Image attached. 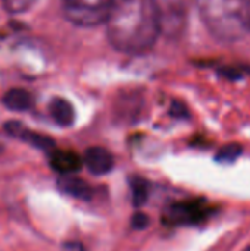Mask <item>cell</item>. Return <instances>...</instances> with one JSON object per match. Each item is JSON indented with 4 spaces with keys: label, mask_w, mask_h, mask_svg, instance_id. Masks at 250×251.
Segmentation results:
<instances>
[{
    "label": "cell",
    "mask_w": 250,
    "mask_h": 251,
    "mask_svg": "<svg viewBox=\"0 0 250 251\" xmlns=\"http://www.w3.org/2000/svg\"><path fill=\"white\" fill-rule=\"evenodd\" d=\"M106 26L108 40L115 50L127 54L146 53L162 32L158 1L121 0L113 4Z\"/></svg>",
    "instance_id": "cell-1"
},
{
    "label": "cell",
    "mask_w": 250,
    "mask_h": 251,
    "mask_svg": "<svg viewBox=\"0 0 250 251\" xmlns=\"http://www.w3.org/2000/svg\"><path fill=\"white\" fill-rule=\"evenodd\" d=\"M203 25L218 41H239L250 32V0H196Z\"/></svg>",
    "instance_id": "cell-2"
},
{
    "label": "cell",
    "mask_w": 250,
    "mask_h": 251,
    "mask_svg": "<svg viewBox=\"0 0 250 251\" xmlns=\"http://www.w3.org/2000/svg\"><path fill=\"white\" fill-rule=\"evenodd\" d=\"M113 0H60L65 18L78 26H96L106 22Z\"/></svg>",
    "instance_id": "cell-3"
},
{
    "label": "cell",
    "mask_w": 250,
    "mask_h": 251,
    "mask_svg": "<svg viewBox=\"0 0 250 251\" xmlns=\"http://www.w3.org/2000/svg\"><path fill=\"white\" fill-rule=\"evenodd\" d=\"M209 215V207L203 201H184L168 207L165 212V222L169 225H197Z\"/></svg>",
    "instance_id": "cell-4"
},
{
    "label": "cell",
    "mask_w": 250,
    "mask_h": 251,
    "mask_svg": "<svg viewBox=\"0 0 250 251\" xmlns=\"http://www.w3.org/2000/svg\"><path fill=\"white\" fill-rule=\"evenodd\" d=\"M4 129L6 132L10 135V137H15V138H19L22 141H27L28 144H31L32 147H37L40 150H55V141L50 138V137H46L43 134H38V132H34L31 129H28L27 126H24L21 122L18 121H9L6 125H4Z\"/></svg>",
    "instance_id": "cell-5"
},
{
    "label": "cell",
    "mask_w": 250,
    "mask_h": 251,
    "mask_svg": "<svg viewBox=\"0 0 250 251\" xmlns=\"http://www.w3.org/2000/svg\"><path fill=\"white\" fill-rule=\"evenodd\" d=\"M83 163L90 174H93L96 176H102V175L109 174L113 169L115 160H113V156L106 149L90 147L84 153Z\"/></svg>",
    "instance_id": "cell-6"
},
{
    "label": "cell",
    "mask_w": 250,
    "mask_h": 251,
    "mask_svg": "<svg viewBox=\"0 0 250 251\" xmlns=\"http://www.w3.org/2000/svg\"><path fill=\"white\" fill-rule=\"evenodd\" d=\"M50 168L60 175H72L83 166V159L69 150H52L49 157Z\"/></svg>",
    "instance_id": "cell-7"
},
{
    "label": "cell",
    "mask_w": 250,
    "mask_h": 251,
    "mask_svg": "<svg viewBox=\"0 0 250 251\" xmlns=\"http://www.w3.org/2000/svg\"><path fill=\"white\" fill-rule=\"evenodd\" d=\"M57 188L63 194L78 200H90L93 197L91 185L74 175H60V178L57 179Z\"/></svg>",
    "instance_id": "cell-8"
},
{
    "label": "cell",
    "mask_w": 250,
    "mask_h": 251,
    "mask_svg": "<svg viewBox=\"0 0 250 251\" xmlns=\"http://www.w3.org/2000/svg\"><path fill=\"white\" fill-rule=\"evenodd\" d=\"M49 113L52 119L60 126H71L75 119V112L72 104L62 97H55L49 103Z\"/></svg>",
    "instance_id": "cell-9"
},
{
    "label": "cell",
    "mask_w": 250,
    "mask_h": 251,
    "mask_svg": "<svg viewBox=\"0 0 250 251\" xmlns=\"http://www.w3.org/2000/svg\"><path fill=\"white\" fill-rule=\"evenodd\" d=\"M1 100L7 109L15 112H25L34 106V97L25 88H12L6 91Z\"/></svg>",
    "instance_id": "cell-10"
},
{
    "label": "cell",
    "mask_w": 250,
    "mask_h": 251,
    "mask_svg": "<svg viewBox=\"0 0 250 251\" xmlns=\"http://www.w3.org/2000/svg\"><path fill=\"white\" fill-rule=\"evenodd\" d=\"M130 187H131V196H133V204L136 207H140L143 204H146L149 194H150V185L147 182V179L141 178V176H133L130 179Z\"/></svg>",
    "instance_id": "cell-11"
},
{
    "label": "cell",
    "mask_w": 250,
    "mask_h": 251,
    "mask_svg": "<svg viewBox=\"0 0 250 251\" xmlns=\"http://www.w3.org/2000/svg\"><path fill=\"white\" fill-rule=\"evenodd\" d=\"M242 151H243V149H242L240 144H236V143L225 144L224 147L220 149V151L217 153L215 159L220 163H231V162H236L239 159Z\"/></svg>",
    "instance_id": "cell-12"
},
{
    "label": "cell",
    "mask_w": 250,
    "mask_h": 251,
    "mask_svg": "<svg viewBox=\"0 0 250 251\" xmlns=\"http://www.w3.org/2000/svg\"><path fill=\"white\" fill-rule=\"evenodd\" d=\"M38 0H1L3 7L13 15H19V13H25L28 12Z\"/></svg>",
    "instance_id": "cell-13"
},
{
    "label": "cell",
    "mask_w": 250,
    "mask_h": 251,
    "mask_svg": "<svg viewBox=\"0 0 250 251\" xmlns=\"http://www.w3.org/2000/svg\"><path fill=\"white\" fill-rule=\"evenodd\" d=\"M150 224V219L146 213H141V212H137L133 215V219H131V226L137 231H141V229H146L147 225Z\"/></svg>",
    "instance_id": "cell-14"
},
{
    "label": "cell",
    "mask_w": 250,
    "mask_h": 251,
    "mask_svg": "<svg viewBox=\"0 0 250 251\" xmlns=\"http://www.w3.org/2000/svg\"><path fill=\"white\" fill-rule=\"evenodd\" d=\"M171 113H172L174 116H177V118H184V116H187L186 107H184L183 104H180V103H174Z\"/></svg>",
    "instance_id": "cell-15"
},
{
    "label": "cell",
    "mask_w": 250,
    "mask_h": 251,
    "mask_svg": "<svg viewBox=\"0 0 250 251\" xmlns=\"http://www.w3.org/2000/svg\"><path fill=\"white\" fill-rule=\"evenodd\" d=\"M65 251H84L80 243H68L65 244Z\"/></svg>",
    "instance_id": "cell-16"
},
{
    "label": "cell",
    "mask_w": 250,
    "mask_h": 251,
    "mask_svg": "<svg viewBox=\"0 0 250 251\" xmlns=\"http://www.w3.org/2000/svg\"><path fill=\"white\" fill-rule=\"evenodd\" d=\"M243 251H250V246H248V247H246Z\"/></svg>",
    "instance_id": "cell-17"
}]
</instances>
